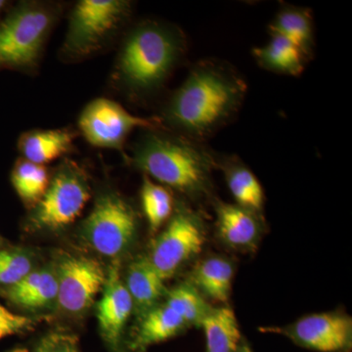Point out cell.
<instances>
[{"mask_svg":"<svg viewBox=\"0 0 352 352\" xmlns=\"http://www.w3.org/2000/svg\"><path fill=\"white\" fill-rule=\"evenodd\" d=\"M61 13L56 2L24 0L13 4L0 20V72L36 73Z\"/></svg>","mask_w":352,"mask_h":352,"instance_id":"4","label":"cell"},{"mask_svg":"<svg viewBox=\"0 0 352 352\" xmlns=\"http://www.w3.org/2000/svg\"><path fill=\"white\" fill-rule=\"evenodd\" d=\"M36 352H41V351H39V349H36Z\"/></svg>","mask_w":352,"mask_h":352,"instance_id":"33","label":"cell"},{"mask_svg":"<svg viewBox=\"0 0 352 352\" xmlns=\"http://www.w3.org/2000/svg\"><path fill=\"white\" fill-rule=\"evenodd\" d=\"M200 327L206 338V352H237L243 339L232 308L212 307Z\"/></svg>","mask_w":352,"mask_h":352,"instance_id":"21","label":"cell"},{"mask_svg":"<svg viewBox=\"0 0 352 352\" xmlns=\"http://www.w3.org/2000/svg\"><path fill=\"white\" fill-rule=\"evenodd\" d=\"M13 4L6 0H0V20L4 17V15L8 12Z\"/></svg>","mask_w":352,"mask_h":352,"instance_id":"29","label":"cell"},{"mask_svg":"<svg viewBox=\"0 0 352 352\" xmlns=\"http://www.w3.org/2000/svg\"><path fill=\"white\" fill-rule=\"evenodd\" d=\"M0 295L14 307L23 309H44L57 303L56 272L43 268L32 270L19 283L0 289Z\"/></svg>","mask_w":352,"mask_h":352,"instance_id":"15","label":"cell"},{"mask_svg":"<svg viewBox=\"0 0 352 352\" xmlns=\"http://www.w3.org/2000/svg\"><path fill=\"white\" fill-rule=\"evenodd\" d=\"M138 217L119 192L102 191L82 222L83 237L101 256L119 258L131 247L138 232Z\"/></svg>","mask_w":352,"mask_h":352,"instance_id":"7","label":"cell"},{"mask_svg":"<svg viewBox=\"0 0 352 352\" xmlns=\"http://www.w3.org/2000/svg\"><path fill=\"white\" fill-rule=\"evenodd\" d=\"M10 179L20 200L32 210L47 191L51 175L46 166L19 157L14 164Z\"/></svg>","mask_w":352,"mask_h":352,"instance_id":"23","label":"cell"},{"mask_svg":"<svg viewBox=\"0 0 352 352\" xmlns=\"http://www.w3.org/2000/svg\"><path fill=\"white\" fill-rule=\"evenodd\" d=\"M166 296L164 303L179 315L188 327H200L201 321L214 307L189 282L166 291Z\"/></svg>","mask_w":352,"mask_h":352,"instance_id":"24","label":"cell"},{"mask_svg":"<svg viewBox=\"0 0 352 352\" xmlns=\"http://www.w3.org/2000/svg\"><path fill=\"white\" fill-rule=\"evenodd\" d=\"M245 92V80L231 67L212 60L199 62L171 95L162 120L178 134L199 141L238 112Z\"/></svg>","mask_w":352,"mask_h":352,"instance_id":"1","label":"cell"},{"mask_svg":"<svg viewBox=\"0 0 352 352\" xmlns=\"http://www.w3.org/2000/svg\"><path fill=\"white\" fill-rule=\"evenodd\" d=\"M233 263L222 256H210L197 264L189 283L193 285L206 300L227 303L232 291Z\"/></svg>","mask_w":352,"mask_h":352,"instance_id":"17","label":"cell"},{"mask_svg":"<svg viewBox=\"0 0 352 352\" xmlns=\"http://www.w3.org/2000/svg\"><path fill=\"white\" fill-rule=\"evenodd\" d=\"M186 50L179 28L161 21L146 20L127 32L116 58L113 85L142 99L161 89Z\"/></svg>","mask_w":352,"mask_h":352,"instance_id":"2","label":"cell"},{"mask_svg":"<svg viewBox=\"0 0 352 352\" xmlns=\"http://www.w3.org/2000/svg\"><path fill=\"white\" fill-rule=\"evenodd\" d=\"M157 119L132 115L118 102L99 97L89 102L80 113L78 129L94 147L122 151L126 139L138 129H159Z\"/></svg>","mask_w":352,"mask_h":352,"instance_id":"9","label":"cell"},{"mask_svg":"<svg viewBox=\"0 0 352 352\" xmlns=\"http://www.w3.org/2000/svg\"><path fill=\"white\" fill-rule=\"evenodd\" d=\"M141 205L148 226L152 233H156L170 220L175 210L173 195L163 185L153 182L144 175L140 191Z\"/></svg>","mask_w":352,"mask_h":352,"instance_id":"25","label":"cell"},{"mask_svg":"<svg viewBox=\"0 0 352 352\" xmlns=\"http://www.w3.org/2000/svg\"><path fill=\"white\" fill-rule=\"evenodd\" d=\"M57 305L69 314H80L91 307L100 293L107 272L98 261L82 256H67L59 264Z\"/></svg>","mask_w":352,"mask_h":352,"instance_id":"11","label":"cell"},{"mask_svg":"<svg viewBox=\"0 0 352 352\" xmlns=\"http://www.w3.org/2000/svg\"><path fill=\"white\" fill-rule=\"evenodd\" d=\"M265 45L254 48L252 55L264 69L287 76H298L305 69V56L296 44L278 34H270Z\"/></svg>","mask_w":352,"mask_h":352,"instance_id":"20","label":"cell"},{"mask_svg":"<svg viewBox=\"0 0 352 352\" xmlns=\"http://www.w3.org/2000/svg\"><path fill=\"white\" fill-rule=\"evenodd\" d=\"M215 214L217 235L224 244L240 251L256 247L261 236V215L223 201L215 205Z\"/></svg>","mask_w":352,"mask_h":352,"instance_id":"13","label":"cell"},{"mask_svg":"<svg viewBox=\"0 0 352 352\" xmlns=\"http://www.w3.org/2000/svg\"><path fill=\"white\" fill-rule=\"evenodd\" d=\"M76 136L69 129H32L21 134L17 149L23 159L45 166L71 154Z\"/></svg>","mask_w":352,"mask_h":352,"instance_id":"14","label":"cell"},{"mask_svg":"<svg viewBox=\"0 0 352 352\" xmlns=\"http://www.w3.org/2000/svg\"><path fill=\"white\" fill-rule=\"evenodd\" d=\"M237 352H252L251 347H250L248 342L245 340H243L242 342H241L239 349H238Z\"/></svg>","mask_w":352,"mask_h":352,"instance_id":"30","label":"cell"},{"mask_svg":"<svg viewBox=\"0 0 352 352\" xmlns=\"http://www.w3.org/2000/svg\"><path fill=\"white\" fill-rule=\"evenodd\" d=\"M91 198L85 170L69 159H64L43 199L31 210L29 226L36 230L58 231L71 226L82 214Z\"/></svg>","mask_w":352,"mask_h":352,"instance_id":"6","label":"cell"},{"mask_svg":"<svg viewBox=\"0 0 352 352\" xmlns=\"http://www.w3.org/2000/svg\"><path fill=\"white\" fill-rule=\"evenodd\" d=\"M38 321L31 317L11 311L0 305V340L10 336L19 335L32 330Z\"/></svg>","mask_w":352,"mask_h":352,"instance_id":"27","label":"cell"},{"mask_svg":"<svg viewBox=\"0 0 352 352\" xmlns=\"http://www.w3.org/2000/svg\"><path fill=\"white\" fill-rule=\"evenodd\" d=\"M270 34H278L296 44L309 57L314 47V21L308 9L285 6L270 25Z\"/></svg>","mask_w":352,"mask_h":352,"instance_id":"22","label":"cell"},{"mask_svg":"<svg viewBox=\"0 0 352 352\" xmlns=\"http://www.w3.org/2000/svg\"><path fill=\"white\" fill-rule=\"evenodd\" d=\"M9 352H29L27 349H24V347H17V349H14L13 351Z\"/></svg>","mask_w":352,"mask_h":352,"instance_id":"31","label":"cell"},{"mask_svg":"<svg viewBox=\"0 0 352 352\" xmlns=\"http://www.w3.org/2000/svg\"><path fill=\"white\" fill-rule=\"evenodd\" d=\"M285 336L298 346L318 352H351L352 319L342 312H323L302 317L283 327L261 329Z\"/></svg>","mask_w":352,"mask_h":352,"instance_id":"10","label":"cell"},{"mask_svg":"<svg viewBox=\"0 0 352 352\" xmlns=\"http://www.w3.org/2000/svg\"><path fill=\"white\" fill-rule=\"evenodd\" d=\"M34 261L27 251L18 248H0V289L19 283L34 270Z\"/></svg>","mask_w":352,"mask_h":352,"instance_id":"26","label":"cell"},{"mask_svg":"<svg viewBox=\"0 0 352 352\" xmlns=\"http://www.w3.org/2000/svg\"><path fill=\"white\" fill-rule=\"evenodd\" d=\"M6 247V241L0 236V248Z\"/></svg>","mask_w":352,"mask_h":352,"instance_id":"32","label":"cell"},{"mask_svg":"<svg viewBox=\"0 0 352 352\" xmlns=\"http://www.w3.org/2000/svg\"><path fill=\"white\" fill-rule=\"evenodd\" d=\"M205 242V226L200 215L180 204L157 236L148 258L166 282L200 254Z\"/></svg>","mask_w":352,"mask_h":352,"instance_id":"8","label":"cell"},{"mask_svg":"<svg viewBox=\"0 0 352 352\" xmlns=\"http://www.w3.org/2000/svg\"><path fill=\"white\" fill-rule=\"evenodd\" d=\"M132 13L127 0H80L72 9L59 58L76 63L98 54L112 43Z\"/></svg>","mask_w":352,"mask_h":352,"instance_id":"5","label":"cell"},{"mask_svg":"<svg viewBox=\"0 0 352 352\" xmlns=\"http://www.w3.org/2000/svg\"><path fill=\"white\" fill-rule=\"evenodd\" d=\"M134 311L131 296L120 275V258L113 259L107 271L103 295L97 305V319L104 340L117 349L127 321Z\"/></svg>","mask_w":352,"mask_h":352,"instance_id":"12","label":"cell"},{"mask_svg":"<svg viewBox=\"0 0 352 352\" xmlns=\"http://www.w3.org/2000/svg\"><path fill=\"white\" fill-rule=\"evenodd\" d=\"M129 162L160 184L191 198L208 195L217 157L194 139L162 129L145 131Z\"/></svg>","mask_w":352,"mask_h":352,"instance_id":"3","label":"cell"},{"mask_svg":"<svg viewBox=\"0 0 352 352\" xmlns=\"http://www.w3.org/2000/svg\"><path fill=\"white\" fill-rule=\"evenodd\" d=\"M217 166L223 171L235 204L261 215L264 206L263 189L254 173L233 157L217 159Z\"/></svg>","mask_w":352,"mask_h":352,"instance_id":"18","label":"cell"},{"mask_svg":"<svg viewBox=\"0 0 352 352\" xmlns=\"http://www.w3.org/2000/svg\"><path fill=\"white\" fill-rule=\"evenodd\" d=\"M41 352H80L78 340L67 333H55L46 338L38 346Z\"/></svg>","mask_w":352,"mask_h":352,"instance_id":"28","label":"cell"},{"mask_svg":"<svg viewBox=\"0 0 352 352\" xmlns=\"http://www.w3.org/2000/svg\"><path fill=\"white\" fill-rule=\"evenodd\" d=\"M139 319L138 330L131 342L134 351L170 340L188 327L182 317L164 302L159 303Z\"/></svg>","mask_w":352,"mask_h":352,"instance_id":"19","label":"cell"},{"mask_svg":"<svg viewBox=\"0 0 352 352\" xmlns=\"http://www.w3.org/2000/svg\"><path fill=\"white\" fill-rule=\"evenodd\" d=\"M124 282L139 318L159 305L166 293L164 280L153 267L148 256H138L132 261Z\"/></svg>","mask_w":352,"mask_h":352,"instance_id":"16","label":"cell"}]
</instances>
